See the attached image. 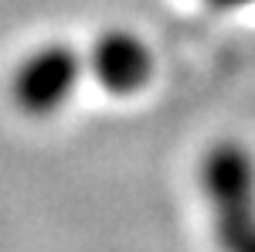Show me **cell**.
I'll list each match as a JSON object with an SVG mask.
<instances>
[{
  "label": "cell",
  "mask_w": 255,
  "mask_h": 252,
  "mask_svg": "<svg viewBox=\"0 0 255 252\" xmlns=\"http://www.w3.org/2000/svg\"><path fill=\"white\" fill-rule=\"evenodd\" d=\"M197 184L218 249L255 252V154L242 140H215L197 164Z\"/></svg>",
  "instance_id": "obj_1"
},
{
  "label": "cell",
  "mask_w": 255,
  "mask_h": 252,
  "mask_svg": "<svg viewBox=\"0 0 255 252\" xmlns=\"http://www.w3.org/2000/svg\"><path fill=\"white\" fill-rule=\"evenodd\" d=\"M82 72L85 61L68 41H48L20 58L10 78V96L27 116H55L75 96Z\"/></svg>",
  "instance_id": "obj_2"
},
{
  "label": "cell",
  "mask_w": 255,
  "mask_h": 252,
  "mask_svg": "<svg viewBox=\"0 0 255 252\" xmlns=\"http://www.w3.org/2000/svg\"><path fill=\"white\" fill-rule=\"evenodd\" d=\"M89 72L99 85L113 96H133L153 78V51L136 31L113 27L102 31L89 48Z\"/></svg>",
  "instance_id": "obj_3"
},
{
  "label": "cell",
  "mask_w": 255,
  "mask_h": 252,
  "mask_svg": "<svg viewBox=\"0 0 255 252\" xmlns=\"http://www.w3.org/2000/svg\"><path fill=\"white\" fill-rule=\"evenodd\" d=\"M211 7H221V10H238V7H249L255 0H208Z\"/></svg>",
  "instance_id": "obj_4"
}]
</instances>
